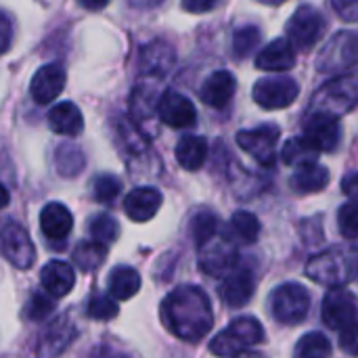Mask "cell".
Here are the masks:
<instances>
[{
	"instance_id": "ab89813d",
	"label": "cell",
	"mask_w": 358,
	"mask_h": 358,
	"mask_svg": "<svg viewBox=\"0 0 358 358\" xmlns=\"http://www.w3.org/2000/svg\"><path fill=\"white\" fill-rule=\"evenodd\" d=\"M338 224L340 231L346 239L355 241L358 237V220H357V203L355 199H350L348 203H344L338 212Z\"/></svg>"
},
{
	"instance_id": "cb8c5ba5",
	"label": "cell",
	"mask_w": 358,
	"mask_h": 358,
	"mask_svg": "<svg viewBox=\"0 0 358 358\" xmlns=\"http://www.w3.org/2000/svg\"><path fill=\"white\" fill-rule=\"evenodd\" d=\"M48 128L55 132V134H61V136H76L84 130V117H82V111L78 105L69 103V101H63V103H57L48 115Z\"/></svg>"
},
{
	"instance_id": "277c9868",
	"label": "cell",
	"mask_w": 358,
	"mask_h": 358,
	"mask_svg": "<svg viewBox=\"0 0 358 358\" xmlns=\"http://www.w3.org/2000/svg\"><path fill=\"white\" fill-rule=\"evenodd\" d=\"M266 338L264 327L258 319L254 317H239L235 319L229 329L220 331L212 342H210V352L214 357L231 358L241 355L245 348L262 344Z\"/></svg>"
},
{
	"instance_id": "7bdbcfd3",
	"label": "cell",
	"mask_w": 358,
	"mask_h": 358,
	"mask_svg": "<svg viewBox=\"0 0 358 358\" xmlns=\"http://www.w3.org/2000/svg\"><path fill=\"white\" fill-rule=\"evenodd\" d=\"M340 346H342L350 357H357V325H350V327L342 329Z\"/></svg>"
},
{
	"instance_id": "e575fe53",
	"label": "cell",
	"mask_w": 358,
	"mask_h": 358,
	"mask_svg": "<svg viewBox=\"0 0 358 358\" xmlns=\"http://www.w3.org/2000/svg\"><path fill=\"white\" fill-rule=\"evenodd\" d=\"M88 233L99 243H113L120 237V222L111 214H96L88 220Z\"/></svg>"
},
{
	"instance_id": "ee69618b",
	"label": "cell",
	"mask_w": 358,
	"mask_h": 358,
	"mask_svg": "<svg viewBox=\"0 0 358 358\" xmlns=\"http://www.w3.org/2000/svg\"><path fill=\"white\" fill-rule=\"evenodd\" d=\"M218 2H220V0H182V8H185L187 13L199 15V13H208V10H212V8H216Z\"/></svg>"
},
{
	"instance_id": "3957f363",
	"label": "cell",
	"mask_w": 358,
	"mask_h": 358,
	"mask_svg": "<svg viewBox=\"0 0 358 358\" xmlns=\"http://www.w3.org/2000/svg\"><path fill=\"white\" fill-rule=\"evenodd\" d=\"M358 82L357 76L350 71L346 76H338L323 84L310 101L308 113H323L329 117L340 120L342 115L350 113L357 107Z\"/></svg>"
},
{
	"instance_id": "7dc6e473",
	"label": "cell",
	"mask_w": 358,
	"mask_h": 358,
	"mask_svg": "<svg viewBox=\"0 0 358 358\" xmlns=\"http://www.w3.org/2000/svg\"><path fill=\"white\" fill-rule=\"evenodd\" d=\"M128 2L134 8H155V6L164 4V0H128Z\"/></svg>"
},
{
	"instance_id": "e0dca14e",
	"label": "cell",
	"mask_w": 358,
	"mask_h": 358,
	"mask_svg": "<svg viewBox=\"0 0 358 358\" xmlns=\"http://www.w3.org/2000/svg\"><path fill=\"white\" fill-rule=\"evenodd\" d=\"M65 69L57 63H48L40 67L29 84V94L38 105H48L52 103L65 88Z\"/></svg>"
},
{
	"instance_id": "6da1fadb",
	"label": "cell",
	"mask_w": 358,
	"mask_h": 358,
	"mask_svg": "<svg viewBox=\"0 0 358 358\" xmlns=\"http://www.w3.org/2000/svg\"><path fill=\"white\" fill-rule=\"evenodd\" d=\"M162 323L182 342H201L214 325L208 294L197 285H178L162 302Z\"/></svg>"
},
{
	"instance_id": "52a82bcc",
	"label": "cell",
	"mask_w": 358,
	"mask_h": 358,
	"mask_svg": "<svg viewBox=\"0 0 358 358\" xmlns=\"http://www.w3.org/2000/svg\"><path fill=\"white\" fill-rule=\"evenodd\" d=\"M325 25H327L325 17L321 15L319 8H315L313 4H302L296 8V13L287 21L285 34H287L289 44L296 50H310L321 40Z\"/></svg>"
},
{
	"instance_id": "d590c367",
	"label": "cell",
	"mask_w": 358,
	"mask_h": 358,
	"mask_svg": "<svg viewBox=\"0 0 358 358\" xmlns=\"http://www.w3.org/2000/svg\"><path fill=\"white\" fill-rule=\"evenodd\" d=\"M260 27L256 25H243L233 34V55L235 59H248L250 55H254V50L260 44Z\"/></svg>"
},
{
	"instance_id": "d6986e66",
	"label": "cell",
	"mask_w": 358,
	"mask_h": 358,
	"mask_svg": "<svg viewBox=\"0 0 358 358\" xmlns=\"http://www.w3.org/2000/svg\"><path fill=\"white\" fill-rule=\"evenodd\" d=\"M235 88H237L235 76L231 71H227V69H218V71L210 73L208 80L201 84L199 96L208 107L224 109L231 103V99L235 94Z\"/></svg>"
},
{
	"instance_id": "7402d4cb",
	"label": "cell",
	"mask_w": 358,
	"mask_h": 358,
	"mask_svg": "<svg viewBox=\"0 0 358 358\" xmlns=\"http://www.w3.org/2000/svg\"><path fill=\"white\" fill-rule=\"evenodd\" d=\"M40 229L46 239L63 241L73 229V216L67 210V206H63L59 201H50L40 212Z\"/></svg>"
},
{
	"instance_id": "f1b7e54d",
	"label": "cell",
	"mask_w": 358,
	"mask_h": 358,
	"mask_svg": "<svg viewBox=\"0 0 358 358\" xmlns=\"http://www.w3.org/2000/svg\"><path fill=\"white\" fill-rule=\"evenodd\" d=\"M55 168L63 178H73L86 168L84 151L73 143H63L55 151Z\"/></svg>"
},
{
	"instance_id": "d6a6232c",
	"label": "cell",
	"mask_w": 358,
	"mask_h": 358,
	"mask_svg": "<svg viewBox=\"0 0 358 358\" xmlns=\"http://www.w3.org/2000/svg\"><path fill=\"white\" fill-rule=\"evenodd\" d=\"M216 233H218V218H216L214 212L199 210V212L193 214V218H191V237H193L197 248H201L203 243L214 239Z\"/></svg>"
},
{
	"instance_id": "603a6c76",
	"label": "cell",
	"mask_w": 358,
	"mask_h": 358,
	"mask_svg": "<svg viewBox=\"0 0 358 358\" xmlns=\"http://www.w3.org/2000/svg\"><path fill=\"white\" fill-rule=\"evenodd\" d=\"M294 65H296V48L289 44L287 38L273 40L256 57V67L264 71H287Z\"/></svg>"
},
{
	"instance_id": "7a4b0ae2",
	"label": "cell",
	"mask_w": 358,
	"mask_h": 358,
	"mask_svg": "<svg viewBox=\"0 0 358 358\" xmlns=\"http://www.w3.org/2000/svg\"><path fill=\"white\" fill-rule=\"evenodd\" d=\"M306 275L325 287H342L357 275V250L331 248L313 256L306 264Z\"/></svg>"
},
{
	"instance_id": "44dd1931",
	"label": "cell",
	"mask_w": 358,
	"mask_h": 358,
	"mask_svg": "<svg viewBox=\"0 0 358 358\" xmlns=\"http://www.w3.org/2000/svg\"><path fill=\"white\" fill-rule=\"evenodd\" d=\"M40 283L50 298H65L76 285L73 266L65 260H50L40 271Z\"/></svg>"
},
{
	"instance_id": "484cf974",
	"label": "cell",
	"mask_w": 358,
	"mask_h": 358,
	"mask_svg": "<svg viewBox=\"0 0 358 358\" xmlns=\"http://www.w3.org/2000/svg\"><path fill=\"white\" fill-rule=\"evenodd\" d=\"M176 159L189 172L201 170L206 159H208V143H206V138H201L197 134H185L176 145Z\"/></svg>"
},
{
	"instance_id": "9c48e42d",
	"label": "cell",
	"mask_w": 358,
	"mask_h": 358,
	"mask_svg": "<svg viewBox=\"0 0 358 358\" xmlns=\"http://www.w3.org/2000/svg\"><path fill=\"white\" fill-rule=\"evenodd\" d=\"M254 101L268 111L275 109H285L296 103L300 94V86L294 78L285 76H271V78H260L254 84Z\"/></svg>"
},
{
	"instance_id": "ba28073f",
	"label": "cell",
	"mask_w": 358,
	"mask_h": 358,
	"mask_svg": "<svg viewBox=\"0 0 358 358\" xmlns=\"http://www.w3.org/2000/svg\"><path fill=\"white\" fill-rule=\"evenodd\" d=\"M281 128L277 124H262L250 130L237 132V145L250 153L260 166L273 168L277 164V143Z\"/></svg>"
},
{
	"instance_id": "f6af8a7d",
	"label": "cell",
	"mask_w": 358,
	"mask_h": 358,
	"mask_svg": "<svg viewBox=\"0 0 358 358\" xmlns=\"http://www.w3.org/2000/svg\"><path fill=\"white\" fill-rule=\"evenodd\" d=\"M88 358H128L126 355H122V352H117L115 348H111V346H96Z\"/></svg>"
},
{
	"instance_id": "4dcf8cb0",
	"label": "cell",
	"mask_w": 358,
	"mask_h": 358,
	"mask_svg": "<svg viewBox=\"0 0 358 358\" xmlns=\"http://www.w3.org/2000/svg\"><path fill=\"white\" fill-rule=\"evenodd\" d=\"M331 357V342L321 331H310L302 336L294 348V358H329Z\"/></svg>"
},
{
	"instance_id": "836d02e7",
	"label": "cell",
	"mask_w": 358,
	"mask_h": 358,
	"mask_svg": "<svg viewBox=\"0 0 358 358\" xmlns=\"http://www.w3.org/2000/svg\"><path fill=\"white\" fill-rule=\"evenodd\" d=\"M231 231L235 233V237L243 243H254L258 241L260 237V231H262V224L258 220L256 214L252 212H245V210H239L233 214L231 218Z\"/></svg>"
},
{
	"instance_id": "f907efd6",
	"label": "cell",
	"mask_w": 358,
	"mask_h": 358,
	"mask_svg": "<svg viewBox=\"0 0 358 358\" xmlns=\"http://www.w3.org/2000/svg\"><path fill=\"white\" fill-rule=\"evenodd\" d=\"M260 2H264V4H283V2H287V0H260Z\"/></svg>"
},
{
	"instance_id": "4fadbf2b",
	"label": "cell",
	"mask_w": 358,
	"mask_h": 358,
	"mask_svg": "<svg viewBox=\"0 0 358 358\" xmlns=\"http://www.w3.org/2000/svg\"><path fill=\"white\" fill-rule=\"evenodd\" d=\"M130 117L132 126L143 134V136H155L159 134L157 128V94L153 88L138 84L132 90L130 96Z\"/></svg>"
},
{
	"instance_id": "1f68e13d",
	"label": "cell",
	"mask_w": 358,
	"mask_h": 358,
	"mask_svg": "<svg viewBox=\"0 0 358 358\" xmlns=\"http://www.w3.org/2000/svg\"><path fill=\"white\" fill-rule=\"evenodd\" d=\"M319 153L302 138V136H296V138H289L281 151V159L287 164V166H294V168H300L304 164H313L317 162Z\"/></svg>"
},
{
	"instance_id": "f35d334b",
	"label": "cell",
	"mask_w": 358,
	"mask_h": 358,
	"mask_svg": "<svg viewBox=\"0 0 358 358\" xmlns=\"http://www.w3.org/2000/svg\"><path fill=\"white\" fill-rule=\"evenodd\" d=\"M52 310H55L52 298L46 296V294H40V292H34V294L29 296L27 304H25V317H27L29 321H42V319H46Z\"/></svg>"
},
{
	"instance_id": "f546056e",
	"label": "cell",
	"mask_w": 358,
	"mask_h": 358,
	"mask_svg": "<svg viewBox=\"0 0 358 358\" xmlns=\"http://www.w3.org/2000/svg\"><path fill=\"white\" fill-rule=\"evenodd\" d=\"M107 256V245L105 243H99L94 239L90 241H80L73 250V262L80 271L84 273H92L96 271L103 260Z\"/></svg>"
},
{
	"instance_id": "7c38bea8",
	"label": "cell",
	"mask_w": 358,
	"mask_h": 358,
	"mask_svg": "<svg viewBox=\"0 0 358 358\" xmlns=\"http://www.w3.org/2000/svg\"><path fill=\"white\" fill-rule=\"evenodd\" d=\"M239 262L237 248L229 239H210L199 248V268L210 277H227Z\"/></svg>"
},
{
	"instance_id": "2e32d148",
	"label": "cell",
	"mask_w": 358,
	"mask_h": 358,
	"mask_svg": "<svg viewBox=\"0 0 358 358\" xmlns=\"http://www.w3.org/2000/svg\"><path fill=\"white\" fill-rule=\"evenodd\" d=\"M174 61H176V52L172 44H168L166 40H151L141 48L138 55L141 76L159 80L174 67Z\"/></svg>"
},
{
	"instance_id": "8992f818",
	"label": "cell",
	"mask_w": 358,
	"mask_h": 358,
	"mask_svg": "<svg viewBox=\"0 0 358 358\" xmlns=\"http://www.w3.org/2000/svg\"><path fill=\"white\" fill-rule=\"evenodd\" d=\"M268 308L275 321L283 325H298L310 313V292L302 283H283L273 289Z\"/></svg>"
},
{
	"instance_id": "8fae6325",
	"label": "cell",
	"mask_w": 358,
	"mask_h": 358,
	"mask_svg": "<svg viewBox=\"0 0 358 358\" xmlns=\"http://www.w3.org/2000/svg\"><path fill=\"white\" fill-rule=\"evenodd\" d=\"M302 138L317 153H334L342 143L340 122L323 113H306Z\"/></svg>"
},
{
	"instance_id": "5b68a950",
	"label": "cell",
	"mask_w": 358,
	"mask_h": 358,
	"mask_svg": "<svg viewBox=\"0 0 358 358\" xmlns=\"http://www.w3.org/2000/svg\"><path fill=\"white\" fill-rule=\"evenodd\" d=\"M358 61V38L355 31L342 29L334 34L325 46L319 50L315 67L325 76H344V71H352Z\"/></svg>"
},
{
	"instance_id": "d4e9b609",
	"label": "cell",
	"mask_w": 358,
	"mask_h": 358,
	"mask_svg": "<svg viewBox=\"0 0 358 358\" xmlns=\"http://www.w3.org/2000/svg\"><path fill=\"white\" fill-rule=\"evenodd\" d=\"M76 338V327L73 323L67 319V317H59L44 334L42 338V344H40V350L42 355L48 358L59 357L67 346L69 342Z\"/></svg>"
},
{
	"instance_id": "5bb4252c",
	"label": "cell",
	"mask_w": 358,
	"mask_h": 358,
	"mask_svg": "<svg viewBox=\"0 0 358 358\" xmlns=\"http://www.w3.org/2000/svg\"><path fill=\"white\" fill-rule=\"evenodd\" d=\"M321 319L329 329H346L357 325V298L346 289H334L323 298Z\"/></svg>"
},
{
	"instance_id": "c3c4849f",
	"label": "cell",
	"mask_w": 358,
	"mask_h": 358,
	"mask_svg": "<svg viewBox=\"0 0 358 358\" xmlns=\"http://www.w3.org/2000/svg\"><path fill=\"white\" fill-rule=\"evenodd\" d=\"M80 4L88 10H101L109 4V0H80Z\"/></svg>"
},
{
	"instance_id": "4316f807",
	"label": "cell",
	"mask_w": 358,
	"mask_h": 358,
	"mask_svg": "<svg viewBox=\"0 0 358 358\" xmlns=\"http://www.w3.org/2000/svg\"><path fill=\"white\" fill-rule=\"evenodd\" d=\"M141 275L132 266H115L109 273V296L115 300H130L138 294L141 289Z\"/></svg>"
},
{
	"instance_id": "681fc988",
	"label": "cell",
	"mask_w": 358,
	"mask_h": 358,
	"mask_svg": "<svg viewBox=\"0 0 358 358\" xmlns=\"http://www.w3.org/2000/svg\"><path fill=\"white\" fill-rule=\"evenodd\" d=\"M8 201H10V193H8V189L0 182V210H4V208L8 206Z\"/></svg>"
},
{
	"instance_id": "30bf717a",
	"label": "cell",
	"mask_w": 358,
	"mask_h": 358,
	"mask_svg": "<svg viewBox=\"0 0 358 358\" xmlns=\"http://www.w3.org/2000/svg\"><path fill=\"white\" fill-rule=\"evenodd\" d=\"M0 252L19 271H27L36 260V248L29 233L15 220H6L0 229Z\"/></svg>"
},
{
	"instance_id": "60d3db41",
	"label": "cell",
	"mask_w": 358,
	"mask_h": 358,
	"mask_svg": "<svg viewBox=\"0 0 358 358\" xmlns=\"http://www.w3.org/2000/svg\"><path fill=\"white\" fill-rule=\"evenodd\" d=\"M329 2H331V8H334L344 21L355 23L358 19V0H329Z\"/></svg>"
},
{
	"instance_id": "ffe728a7",
	"label": "cell",
	"mask_w": 358,
	"mask_h": 358,
	"mask_svg": "<svg viewBox=\"0 0 358 358\" xmlns=\"http://www.w3.org/2000/svg\"><path fill=\"white\" fill-rule=\"evenodd\" d=\"M254 292H256V279L245 268L235 271L233 275L229 273L224 283L218 287L220 300L231 308H243L245 304H250V300L254 298Z\"/></svg>"
},
{
	"instance_id": "bcb514c9",
	"label": "cell",
	"mask_w": 358,
	"mask_h": 358,
	"mask_svg": "<svg viewBox=\"0 0 358 358\" xmlns=\"http://www.w3.org/2000/svg\"><path fill=\"white\" fill-rule=\"evenodd\" d=\"M357 185H358L357 172H350V174L342 180V189L346 191V195H348L350 199H355V197H357Z\"/></svg>"
},
{
	"instance_id": "b9f144b4",
	"label": "cell",
	"mask_w": 358,
	"mask_h": 358,
	"mask_svg": "<svg viewBox=\"0 0 358 358\" xmlns=\"http://www.w3.org/2000/svg\"><path fill=\"white\" fill-rule=\"evenodd\" d=\"M13 44V21L0 8V55H4Z\"/></svg>"
},
{
	"instance_id": "74e56055",
	"label": "cell",
	"mask_w": 358,
	"mask_h": 358,
	"mask_svg": "<svg viewBox=\"0 0 358 358\" xmlns=\"http://www.w3.org/2000/svg\"><path fill=\"white\" fill-rule=\"evenodd\" d=\"M88 317L94 319V321H109V319H115L120 308L115 304V300L107 294H94L88 302Z\"/></svg>"
},
{
	"instance_id": "83f0119b",
	"label": "cell",
	"mask_w": 358,
	"mask_h": 358,
	"mask_svg": "<svg viewBox=\"0 0 358 358\" xmlns=\"http://www.w3.org/2000/svg\"><path fill=\"white\" fill-rule=\"evenodd\" d=\"M327 185H329V170L317 162L300 166L292 178V187L298 193H319Z\"/></svg>"
},
{
	"instance_id": "9a60e30c",
	"label": "cell",
	"mask_w": 358,
	"mask_h": 358,
	"mask_svg": "<svg viewBox=\"0 0 358 358\" xmlns=\"http://www.w3.org/2000/svg\"><path fill=\"white\" fill-rule=\"evenodd\" d=\"M157 115L170 128H191L197 122L195 105L176 90H166L157 99Z\"/></svg>"
},
{
	"instance_id": "8d00e7d4",
	"label": "cell",
	"mask_w": 358,
	"mask_h": 358,
	"mask_svg": "<svg viewBox=\"0 0 358 358\" xmlns=\"http://www.w3.org/2000/svg\"><path fill=\"white\" fill-rule=\"evenodd\" d=\"M122 193V182L113 174H99L92 180V197L99 203H111Z\"/></svg>"
},
{
	"instance_id": "ac0fdd59",
	"label": "cell",
	"mask_w": 358,
	"mask_h": 358,
	"mask_svg": "<svg viewBox=\"0 0 358 358\" xmlns=\"http://www.w3.org/2000/svg\"><path fill=\"white\" fill-rule=\"evenodd\" d=\"M162 193L155 187H138L124 199V212L132 222H149L162 208Z\"/></svg>"
}]
</instances>
